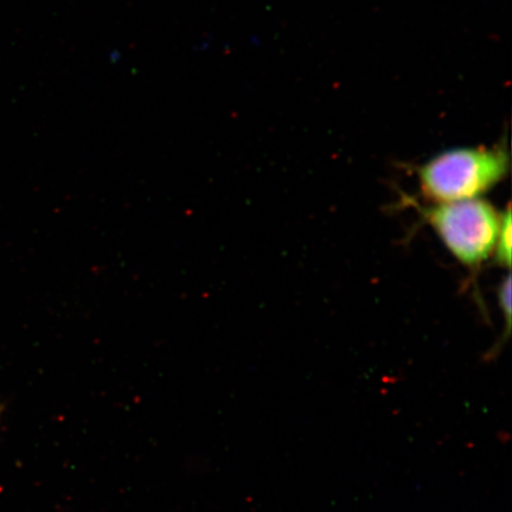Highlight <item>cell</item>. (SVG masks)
<instances>
[{"label":"cell","instance_id":"6da1fadb","mask_svg":"<svg viewBox=\"0 0 512 512\" xmlns=\"http://www.w3.org/2000/svg\"><path fill=\"white\" fill-rule=\"evenodd\" d=\"M510 158L504 146L457 147L418 169L422 194L435 203L476 200L507 177Z\"/></svg>","mask_w":512,"mask_h":512},{"label":"cell","instance_id":"3957f363","mask_svg":"<svg viewBox=\"0 0 512 512\" xmlns=\"http://www.w3.org/2000/svg\"><path fill=\"white\" fill-rule=\"evenodd\" d=\"M511 209L510 207L502 214L501 228L495 247V258L499 266L510 267L511 265Z\"/></svg>","mask_w":512,"mask_h":512},{"label":"cell","instance_id":"7a4b0ae2","mask_svg":"<svg viewBox=\"0 0 512 512\" xmlns=\"http://www.w3.org/2000/svg\"><path fill=\"white\" fill-rule=\"evenodd\" d=\"M414 207L460 264L479 267L495 252L502 214L491 203L476 198Z\"/></svg>","mask_w":512,"mask_h":512},{"label":"cell","instance_id":"277c9868","mask_svg":"<svg viewBox=\"0 0 512 512\" xmlns=\"http://www.w3.org/2000/svg\"><path fill=\"white\" fill-rule=\"evenodd\" d=\"M498 299L499 305L502 307V312L505 317V325H507V335H509L510 330V320H511V278L507 277V279L503 280L501 286H499L498 290Z\"/></svg>","mask_w":512,"mask_h":512}]
</instances>
